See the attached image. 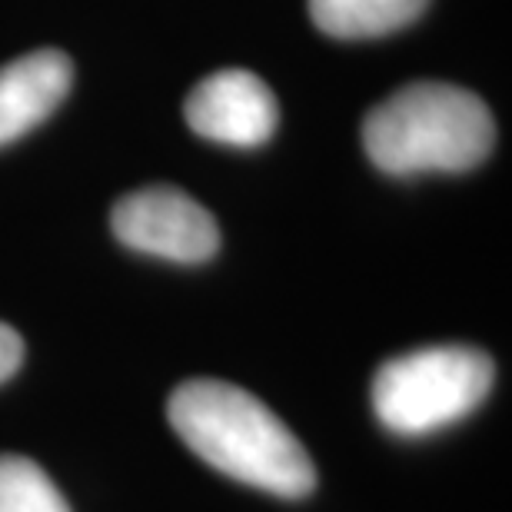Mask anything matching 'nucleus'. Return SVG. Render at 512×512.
Wrapping results in <instances>:
<instances>
[{
    "mask_svg": "<svg viewBox=\"0 0 512 512\" xmlns=\"http://www.w3.org/2000/svg\"><path fill=\"white\" fill-rule=\"evenodd\" d=\"M167 416L173 433L217 473L283 499L313 493L310 453L247 389L223 380H187L173 389Z\"/></svg>",
    "mask_w": 512,
    "mask_h": 512,
    "instance_id": "obj_1",
    "label": "nucleus"
},
{
    "mask_svg": "<svg viewBox=\"0 0 512 512\" xmlns=\"http://www.w3.org/2000/svg\"><path fill=\"white\" fill-rule=\"evenodd\" d=\"M496 143L486 100L446 80H416L376 104L363 120V150L389 177L466 173Z\"/></svg>",
    "mask_w": 512,
    "mask_h": 512,
    "instance_id": "obj_2",
    "label": "nucleus"
},
{
    "mask_svg": "<svg viewBox=\"0 0 512 512\" xmlns=\"http://www.w3.org/2000/svg\"><path fill=\"white\" fill-rule=\"evenodd\" d=\"M190 130L227 147H263L280 127V104L263 77L230 67L203 77L183 104Z\"/></svg>",
    "mask_w": 512,
    "mask_h": 512,
    "instance_id": "obj_5",
    "label": "nucleus"
},
{
    "mask_svg": "<svg viewBox=\"0 0 512 512\" xmlns=\"http://www.w3.org/2000/svg\"><path fill=\"white\" fill-rule=\"evenodd\" d=\"M0 512H70L64 493L34 459L0 456Z\"/></svg>",
    "mask_w": 512,
    "mask_h": 512,
    "instance_id": "obj_8",
    "label": "nucleus"
},
{
    "mask_svg": "<svg viewBox=\"0 0 512 512\" xmlns=\"http://www.w3.org/2000/svg\"><path fill=\"white\" fill-rule=\"evenodd\" d=\"M20 363H24V340L14 326L0 323V383H7L20 370Z\"/></svg>",
    "mask_w": 512,
    "mask_h": 512,
    "instance_id": "obj_9",
    "label": "nucleus"
},
{
    "mask_svg": "<svg viewBox=\"0 0 512 512\" xmlns=\"http://www.w3.org/2000/svg\"><path fill=\"white\" fill-rule=\"evenodd\" d=\"M74 84V64L64 50L44 47L0 67V147L40 127L64 104Z\"/></svg>",
    "mask_w": 512,
    "mask_h": 512,
    "instance_id": "obj_6",
    "label": "nucleus"
},
{
    "mask_svg": "<svg viewBox=\"0 0 512 512\" xmlns=\"http://www.w3.org/2000/svg\"><path fill=\"white\" fill-rule=\"evenodd\" d=\"M496 380L476 346H423L383 363L373 376V413L396 436H429L483 406Z\"/></svg>",
    "mask_w": 512,
    "mask_h": 512,
    "instance_id": "obj_3",
    "label": "nucleus"
},
{
    "mask_svg": "<svg viewBox=\"0 0 512 512\" xmlns=\"http://www.w3.org/2000/svg\"><path fill=\"white\" fill-rule=\"evenodd\" d=\"M429 0H310L313 24L340 40H370L409 27Z\"/></svg>",
    "mask_w": 512,
    "mask_h": 512,
    "instance_id": "obj_7",
    "label": "nucleus"
},
{
    "mask_svg": "<svg viewBox=\"0 0 512 512\" xmlns=\"http://www.w3.org/2000/svg\"><path fill=\"white\" fill-rule=\"evenodd\" d=\"M124 247L170 263H207L220 250V227L207 207L177 187H143L117 200L110 213Z\"/></svg>",
    "mask_w": 512,
    "mask_h": 512,
    "instance_id": "obj_4",
    "label": "nucleus"
}]
</instances>
